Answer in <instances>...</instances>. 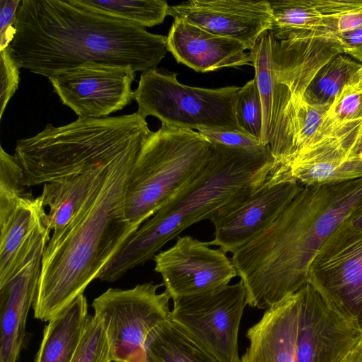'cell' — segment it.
<instances>
[{
    "label": "cell",
    "mask_w": 362,
    "mask_h": 362,
    "mask_svg": "<svg viewBox=\"0 0 362 362\" xmlns=\"http://www.w3.org/2000/svg\"><path fill=\"white\" fill-rule=\"evenodd\" d=\"M10 45L20 68L48 78L86 62L156 69L167 36L86 6L78 0H21Z\"/></svg>",
    "instance_id": "cell-1"
},
{
    "label": "cell",
    "mask_w": 362,
    "mask_h": 362,
    "mask_svg": "<svg viewBox=\"0 0 362 362\" xmlns=\"http://www.w3.org/2000/svg\"><path fill=\"white\" fill-rule=\"evenodd\" d=\"M362 198V177L303 185L280 215L232 255L247 305L267 309L308 284L315 255Z\"/></svg>",
    "instance_id": "cell-2"
},
{
    "label": "cell",
    "mask_w": 362,
    "mask_h": 362,
    "mask_svg": "<svg viewBox=\"0 0 362 362\" xmlns=\"http://www.w3.org/2000/svg\"><path fill=\"white\" fill-rule=\"evenodd\" d=\"M144 143L134 144L109 165L93 205L57 241L47 243L33 305L36 319L50 320L83 294L139 228L127 219L124 197L131 170Z\"/></svg>",
    "instance_id": "cell-3"
},
{
    "label": "cell",
    "mask_w": 362,
    "mask_h": 362,
    "mask_svg": "<svg viewBox=\"0 0 362 362\" xmlns=\"http://www.w3.org/2000/svg\"><path fill=\"white\" fill-rule=\"evenodd\" d=\"M274 167L269 146L257 153L211 145V157L203 171L127 238L98 279L113 282L153 259L187 228L210 220L222 208L257 189Z\"/></svg>",
    "instance_id": "cell-4"
},
{
    "label": "cell",
    "mask_w": 362,
    "mask_h": 362,
    "mask_svg": "<svg viewBox=\"0 0 362 362\" xmlns=\"http://www.w3.org/2000/svg\"><path fill=\"white\" fill-rule=\"evenodd\" d=\"M151 132L136 112L78 117L62 127L47 124L37 134L18 140L14 156L29 187L108 165Z\"/></svg>",
    "instance_id": "cell-5"
},
{
    "label": "cell",
    "mask_w": 362,
    "mask_h": 362,
    "mask_svg": "<svg viewBox=\"0 0 362 362\" xmlns=\"http://www.w3.org/2000/svg\"><path fill=\"white\" fill-rule=\"evenodd\" d=\"M211 154V144L197 131L161 124L131 170L124 197L127 219L140 227L203 171Z\"/></svg>",
    "instance_id": "cell-6"
},
{
    "label": "cell",
    "mask_w": 362,
    "mask_h": 362,
    "mask_svg": "<svg viewBox=\"0 0 362 362\" xmlns=\"http://www.w3.org/2000/svg\"><path fill=\"white\" fill-rule=\"evenodd\" d=\"M177 76V73L156 69L143 71L134 90L136 113L145 119L156 117L162 124L180 128L243 132L235 112L241 87H193L180 83Z\"/></svg>",
    "instance_id": "cell-7"
},
{
    "label": "cell",
    "mask_w": 362,
    "mask_h": 362,
    "mask_svg": "<svg viewBox=\"0 0 362 362\" xmlns=\"http://www.w3.org/2000/svg\"><path fill=\"white\" fill-rule=\"evenodd\" d=\"M152 282L132 288H109L95 298L94 315L103 324L112 362H144L145 344L151 332L170 317L168 293Z\"/></svg>",
    "instance_id": "cell-8"
},
{
    "label": "cell",
    "mask_w": 362,
    "mask_h": 362,
    "mask_svg": "<svg viewBox=\"0 0 362 362\" xmlns=\"http://www.w3.org/2000/svg\"><path fill=\"white\" fill-rule=\"evenodd\" d=\"M170 319L218 362H240L238 332L247 305L241 280L215 291L173 299Z\"/></svg>",
    "instance_id": "cell-9"
},
{
    "label": "cell",
    "mask_w": 362,
    "mask_h": 362,
    "mask_svg": "<svg viewBox=\"0 0 362 362\" xmlns=\"http://www.w3.org/2000/svg\"><path fill=\"white\" fill-rule=\"evenodd\" d=\"M308 284L362 329V230L343 221L312 260Z\"/></svg>",
    "instance_id": "cell-10"
},
{
    "label": "cell",
    "mask_w": 362,
    "mask_h": 362,
    "mask_svg": "<svg viewBox=\"0 0 362 362\" xmlns=\"http://www.w3.org/2000/svg\"><path fill=\"white\" fill-rule=\"evenodd\" d=\"M130 66L86 62L49 78L62 103L78 117L101 118L134 100L135 78Z\"/></svg>",
    "instance_id": "cell-11"
},
{
    "label": "cell",
    "mask_w": 362,
    "mask_h": 362,
    "mask_svg": "<svg viewBox=\"0 0 362 362\" xmlns=\"http://www.w3.org/2000/svg\"><path fill=\"white\" fill-rule=\"evenodd\" d=\"M50 228L42 221L34 230L8 278L0 283V362H17L33 305Z\"/></svg>",
    "instance_id": "cell-12"
},
{
    "label": "cell",
    "mask_w": 362,
    "mask_h": 362,
    "mask_svg": "<svg viewBox=\"0 0 362 362\" xmlns=\"http://www.w3.org/2000/svg\"><path fill=\"white\" fill-rule=\"evenodd\" d=\"M153 260L154 269L172 300L215 291L238 276L226 252L189 235L178 236L172 247L159 252Z\"/></svg>",
    "instance_id": "cell-13"
},
{
    "label": "cell",
    "mask_w": 362,
    "mask_h": 362,
    "mask_svg": "<svg viewBox=\"0 0 362 362\" xmlns=\"http://www.w3.org/2000/svg\"><path fill=\"white\" fill-rule=\"evenodd\" d=\"M300 293L298 362H341L362 340L358 322L325 300L310 284Z\"/></svg>",
    "instance_id": "cell-14"
},
{
    "label": "cell",
    "mask_w": 362,
    "mask_h": 362,
    "mask_svg": "<svg viewBox=\"0 0 362 362\" xmlns=\"http://www.w3.org/2000/svg\"><path fill=\"white\" fill-rule=\"evenodd\" d=\"M302 186L292 177L276 179L269 174L252 193L222 208L211 218L215 230L209 245L233 254L269 226Z\"/></svg>",
    "instance_id": "cell-15"
},
{
    "label": "cell",
    "mask_w": 362,
    "mask_h": 362,
    "mask_svg": "<svg viewBox=\"0 0 362 362\" xmlns=\"http://www.w3.org/2000/svg\"><path fill=\"white\" fill-rule=\"evenodd\" d=\"M168 16L238 40L250 51L272 24L269 1L189 0L170 6Z\"/></svg>",
    "instance_id": "cell-16"
},
{
    "label": "cell",
    "mask_w": 362,
    "mask_h": 362,
    "mask_svg": "<svg viewBox=\"0 0 362 362\" xmlns=\"http://www.w3.org/2000/svg\"><path fill=\"white\" fill-rule=\"evenodd\" d=\"M329 106L312 103L303 95L275 88L268 145L275 167L286 164L298 152L349 125H340L330 118Z\"/></svg>",
    "instance_id": "cell-17"
},
{
    "label": "cell",
    "mask_w": 362,
    "mask_h": 362,
    "mask_svg": "<svg viewBox=\"0 0 362 362\" xmlns=\"http://www.w3.org/2000/svg\"><path fill=\"white\" fill-rule=\"evenodd\" d=\"M362 122L349 124L296 153L286 164L304 186L338 183L362 177V159L356 152Z\"/></svg>",
    "instance_id": "cell-18"
},
{
    "label": "cell",
    "mask_w": 362,
    "mask_h": 362,
    "mask_svg": "<svg viewBox=\"0 0 362 362\" xmlns=\"http://www.w3.org/2000/svg\"><path fill=\"white\" fill-rule=\"evenodd\" d=\"M168 49L178 63L198 72L252 65L246 46L209 33L185 20L175 19L167 36Z\"/></svg>",
    "instance_id": "cell-19"
},
{
    "label": "cell",
    "mask_w": 362,
    "mask_h": 362,
    "mask_svg": "<svg viewBox=\"0 0 362 362\" xmlns=\"http://www.w3.org/2000/svg\"><path fill=\"white\" fill-rule=\"evenodd\" d=\"M300 289L265 310L246 333L249 345L240 362H298Z\"/></svg>",
    "instance_id": "cell-20"
},
{
    "label": "cell",
    "mask_w": 362,
    "mask_h": 362,
    "mask_svg": "<svg viewBox=\"0 0 362 362\" xmlns=\"http://www.w3.org/2000/svg\"><path fill=\"white\" fill-rule=\"evenodd\" d=\"M108 165L43 184L40 198L47 206L45 221L53 230L49 243L57 241L95 201L105 180Z\"/></svg>",
    "instance_id": "cell-21"
},
{
    "label": "cell",
    "mask_w": 362,
    "mask_h": 362,
    "mask_svg": "<svg viewBox=\"0 0 362 362\" xmlns=\"http://www.w3.org/2000/svg\"><path fill=\"white\" fill-rule=\"evenodd\" d=\"M339 54L334 45L320 39L273 37L275 88L304 95L317 73Z\"/></svg>",
    "instance_id": "cell-22"
},
{
    "label": "cell",
    "mask_w": 362,
    "mask_h": 362,
    "mask_svg": "<svg viewBox=\"0 0 362 362\" xmlns=\"http://www.w3.org/2000/svg\"><path fill=\"white\" fill-rule=\"evenodd\" d=\"M322 16L324 27L304 35L334 45L341 54L362 63V1L313 0Z\"/></svg>",
    "instance_id": "cell-23"
},
{
    "label": "cell",
    "mask_w": 362,
    "mask_h": 362,
    "mask_svg": "<svg viewBox=\"0 0 362 362\" xmlns=\"http://www.w3.org/2000/svg\"><path fill=\"white\" fill-rule=\"evenodd\" d=\"M88 303L80 295L45 327L34 362H71L86 329Z\"/></svg>",
    "instance_id": "cell-24"
},
{
    "label": "cell",
    "mask_w": 362,
    "mask_h": 362,
    "mask_svg": "<svg viewBox=\"0 0 362 362\" xmlns=\"http://www.w3.org/2000/svg\"><path fill=\"white\" fill-rule=\"evenodd\" d=\"M45 216L40 196L23 198L8 213L0 216V283L8 278L33 232Z\"/></svg>",
    "instance_id": "cell-25"
},
{
    "label": "cell",
    "mask_w": 362,
    "mask_h": 362,
    "mask_svg": "<svg viewBox=\"0 0 362 362\" xmlns=\"http://www.w3.org/2000/svg\"><path fill=\"white\" fill-rule=\"evenodd\" d=\"M144 362L218 361L170 317L147 338Z\"/></svg>",
    "instance_id": "cell-26"
},
{
    "label": "cell",
    "mask_w": 362,
    "mask_h": 362,
    "mask_svg": "<svg viewBox=\"0 0 362 362\" xmlns=\"http://www.w3.org/2000/svg\"><path fill=\"white\" fill-rule=\"evenodd\" d=\"M272 24L269 32L276 40L313 33L324 27L322 16L313 0L269 1Z\"/></svg>",
    "instance_id": "cell-27"
},
{
    "label": "cell",
    "mask_w": 362,
    "mask_h": 362,
    "mask_svg": "<svg viewBox=\"0 0 362 362\" xmlns=\"http://www.w3.org/2000/svg\"><path fill=\"white\" fill-rule=\"evenodd\" d=\"M272 38L269 30L266 32L250 51L251 62L255 71L254 78L259 90L263 111L262 142L266 146L269 145L273 122L276 84Z\"/></svg>",
    "instance_id": "cell-28"
},
{
    "label": "cell",
    "mask_w": 362,
    "mask_h": 362,
    "mask_svg": "<svg viewBox=\"0 0 362 362\" xmlns=\"http://www.w3.org/2000/svg\"><path fill=\"white\" fill-rule=\"evenodd\" d=\"M361 66V63L352 57L337 54L317 73L303 96L312 103L331 105Z\"/></svg>",
    "instance_id": "cell-29"
},
{
    "label": "cell",
    "mask_w": 362,
    "mask_h": 362,
    "mask_svg": "<svg viewBox=\"0 0 362 362\" xmlns=\"http://www.w3.org/2000/svg\"><path fill=\"white\" fill-rule=\"evenodd\" d=\"M83 5L141 27L162 23L168 16L164 0H78Z\"/></svg>",
    "instance_id": "cell-30"
},
{
    "label": "cell",
    "mask_w": 362,
    "mask_h": 362,
    "mask_svg": "<svg viewBox=\"0 0 362 362\" xmlns=\"http://www.w3.org/2000/svg\"><path fill=\"white\" fill-rule=\"evenodd\" d=\"M25 172L15 156L0 146V216L9 212L23 198L31 197L26 190Z\"/></svg>",
    "instance_id": "cell-31"
},
{
    "label": "cell",
    "mask_w": 362,
    "mask_h": 362,
    "mask_svg": "<svg viewBox=\"0 0 362 362\" xmlns=\"http://www.w3.org/2000/svg\"><path fill=\"white\" fill-rule=\"evenodd\" d=\"M235 112L242 130L262 143L263 111L255 78L241 87L238 95Z\"/></svg>",
    "instance_id": "cell-32"
},
{
    "label": "cell",
    "mask_w": 362,
    "mask_h": 362,
    "mask_svg": "<svg viewBox=\"0 0 362 362\" xmlns=\"http://www.w3.org/2000/svg\"><path fill=\"white\" fill-rule=\"evenodd\" d=\"M71 362H112L107 335L101 320L95 315H88L83 335Z\"/></svg>",
    "instance_id": "cell-33"
},
{
    "label": "cell",
    "mask_w": 362,
    "mask_h": 362,
    "mask_svg": "<svg viewBox=\"0 0 362 362\" xmlns=\"http://www.w3.org/2000/svg\"><path fill=\"white\" fill-rule=\"evenodd\" d=\"M328 115L340 125L362 122V86L346 84L330 105Z\"/></svg>",
    "instance_id": "cell-34"
},
{
    "label": "cell",
    "mask_w": 362,
    "mask_h": 362,
    "mask_svg": "<svg viewBox=\"0 0 362 362\" xmlns=\"http://www.w3.org/2000/svg\"><path fill=\"white\" fill-rule=\"evenodd\" d=\"M211 145L246 151L251 153H262L269 146L259 142L247 133L236 130L202 129L197 131Z\"/></svg>",
    "instance_id": "cell-35"
},
{
    "label": "cell",
    "mask_w": 362,
    "mask_h": 362,
    "mask_svg": "<svg viewBox=\"0 0 362 362\" xmlns=\"http://www.w3.org/2000/svg\"><path fill=\"white\" fill-rule=\"evenodd\" d=\"M1 104L0 118L11 97L18 89L20 81V67L14 58L10 46L1 50Z\"/></svg>",
    "instance_id": "cell-36"
},
{
    "label": "cell",
    "mask_w": 362,
    "mask_h": 362,
    "mask_svg": "<svg viewBox=\"0 0 362 362\" xmlns=\"http://www.w3.org/2000/svg\"><path fill=\"white\" fill-rule=\"evenodd\" d=\"M21 0H1L0 51L9 47L16 35L15 23Z\"/></svg>",
    "instance_id": "cell-37"
},
{
    "label": "cell",
    "mask_w": 362,
    "mask_h": 362,
    "mask_svg": "<svg viewBox=\"0 0 362 362\" xmlns=\"http://www.w3.org/2000/svg\"><path fill=\"white\" fill-rule=\"evenodd\" d=\"M344 221L354 228L362 230V198L350 211Z\"/></svg>",
    "instance_id": "cell-38"
},
{
    "label": "cell",
    "mask_w": 362,
    "mask_h": 362,
    "mask_svg": "<svg viewBox=\"0 0 362 362\" xmlns=\"http://www.w3.org/2000/svg\"><path fill=\"white\" fill-rule=\"evenodd\" d=\"M341 362H362V340Z\"/></svg>",
    "instance_id": "cell-39"
},
{
    "label": "cell",
    "mask_w": 362,
    "mask_h": 362,
    "mask_svg": "<svg viewBox=\"0 0 362 362\" xmlns=\"http://www.w3.org/2000/svg\"><path fill=\"white\" fill-rule=\"evenodd\" d=\"M356 152L357 154L362 156V127L360 134L359 139L356 146Z\"/></svg>",
    "instance_id": "cell-40"
}]
</instances>
